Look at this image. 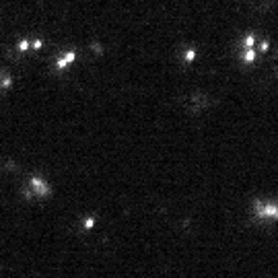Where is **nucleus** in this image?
<instances>
[{
	"label": "nucleus",
	"instance_id": "20e7f679",
	"mask_svg": "<svg viewBox=\"0 0 278 278\" xmlns=\"http://www.w3.org/2000/svg\"><path fill=\"white\" fill-rule=\"evenodd\" d=\"M245 60H247V62H251V60H253V52H251V50L247 52V54H245Z\"/></svg>",
	"mask_w": 278,
	"mask_h": 278
},
{
	"label": "nucleus",
	"instance_id": "f257e3e1",
	"mask_svg": "<svg viewBox=\"0 0 278 278\" xmlns=\"http://www.w3.org/2000/svg\"><path fill=\"white\" fill-rule=\"evenodd\" d=\"M258 212L262 216H276V206H258Z\"/></svg>",
	"mask_w": 278,
	"mask_h": 278
},
{
	"label": "nucleus",
	"instance_id": "39448f33",
	"mask_svg": "<svg viewBox=\"0 0 278 278\" xmlns=\"http://www.w3.org/2000/svg\"><path fill=\"white\" fill-rule=\"evenodd\" d=\"M245 46H247V48H251V46H253V37H247V41H245Z\"/></svg>",
	"mask_w": 278,
	"mask_h": 278
},
{
	"label": "nucleus",
	"instance_id": "f03ea898",
	"mask_svg": "<svg viewBox=\"0 0 278 278\" xmlns=\"http://www.w3.org/2000/svg\"><path fill=\"white\" fill-rule=\"evenodd\" d=\"M31 181H33V185H35V188H37V192H39V194H41V196H48V188H46V183H43V181H41V179H39V177H35V179H31Z\"/></svg>",
	"mask_w": 278,
	"mask_h": 278
},
{
	"label": "nucleus",
	"instance_id": "7ed1b4c3",
	"mask_svg": "<svg viewBox=\"0 0 278 278\" xmlns=\"http://www.w3.org/2000/svg\"><path fill=\"white\" fill-rule=\"evenodd\" d=\"M72 60H74V54H66L60 62H58V66H66V64H70Z\"/></svg>",
	"mask_w": 278,
	"mask_h": 278
}]
</instances>
